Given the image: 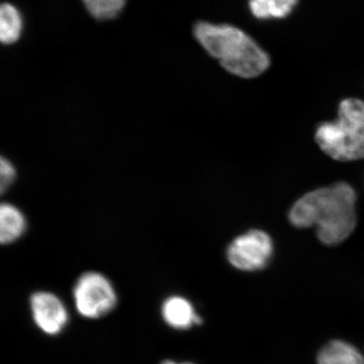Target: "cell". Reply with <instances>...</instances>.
<instances>
[{
    "label": "cell",
    "instance_id": "cell-1",
    "mask_svg": "<svg viewBox=\"0 0 364 364\" xmlns=\"http://www.w3.org/2000/svg\"><path fill=\"white\" fill-rule=\"evenodd\" d=\"M289 219L296 228L317 227L318 238L322 243L336 245L346 240L355 229V191L345 182L316 189L294 203Z\"/></svg>",
    "mask_w": 364,
    "mask_h": 364
},
{
    "label": "cell",
    "instance_id": "cell-2",
    "mask_svg": "<svg viewBox=\"0 0 364 364\" xmlns=\"http://www.w3.org/2000/svg\"><path fill=\"white\" fill-rule=\"evenodd\" d=\"M195 36L210 56L239 77H257L270 65L267 53L236 26L200 21L196 23Z\"/></svg>",
    "mask_w": 364,
    "mask_h": 364
},
{
    "label": "cell",
    "instance_id": "cell-3",
    "mask_svg": "<svg viewBox=\"0 0 364 364\" xmlns=\"http://www.w3.org/2000/svg\"><path fill=\"white\" fill-rule=\"evenodd\" d=\"M316 141L328 156L337 161L364 158V102L347 98L339 105L338 119L321 124Z\"/></svg>",
    "mask_w": 364,
    "mask_h": 364
},
{
    "label": "cell",
    "instance_id": "cell-4",
    "mask_svg": "<svg viewBox=\"0 0 364 364\" xmlns=\"http://www.w3.org/2000/svg\"><path fill=\"white\" fill-rule=\"evenodd\" d=\"M76 311L81 317L95 320L105 317L116 308L117 294L114 284L97 272L82 273L73 287Z\"/></svg>",
    "mask_w": 364,
    "mask_h": 364
},
{
    "label": "cell",
    "instance_id": "cell-5",
    "mask_svg": "<svg viewBox=\"0 0 364 364\" xmlns=\"http://www.w3.org/2000/svg\"><path fill=\"white\" fill-rule=\"evenodd\" d=\"M272 253L273 243L269 235L260 230H251L230 244L227 258L237 269L256 272L267 267Z\"/></svg>",
    "mask_w": 364,
    "mask_h": 364
},
{
    "label": "cell",
    "instance_id": "cell-6",
    "mask_svg": "<svg viewBox=\"0 0 364 364\" xmlns=\"http://www.w3.org/2000/svg\"><path fill=\"white\" fill-rule=\"evenodd\" d=\"M30 309L35 325L49 336L64 331L69 322L65 304L51 291H36L30 299Z\"/></svg>",
    "mask_w": 364,
    "mask_h": 364
},
{
    "label": "cell",
    "instance_id": "cell-7",
    "mask_svg": "<svg viewBox=\"0 0 364 364\" xmlns=\"http://www.w3.org/2000/svg\"><path fill=\"white\" fill-rule=\"evenodd\" d=\"M161 316L165 324L178 331H186L203 322L193 303L181 296H171L165 299L161 306Z\"/></svg>",
    "mask_w": 364,
    "mask_h": 364
},
{
    "label": "cell",
    "instance_id": "cell-8",
    "mask_svg": "<svg viewBox=\"0 0 364 364\" xmlns=\"http://www.w3.org/2000/svg\"><path fill=\"white\" fill-rule=\"evenodd\" d=\"M25 215L11 203H2L0 207V241L4 245L11 244L25 233Z\"/></svg>",
    "mask_w": 364,
    "mask_h": 364
},
{
    "label": "cell",
    "instance_id": "cell-9",
    "mask_svg": "<svg viewBox=\"0 0 364 364\" xmlns=\"http://www.w3.org/2000/svg\"><path fill=\"white\" fill-rule=\"evenodd\" d=\"M318 364H364V358L353 345L335 340L323 347L318 355Z\"/></svg>",
    "mask_w": 364,
    "mask_h": 364
},
{
    "label": "cell",
    "instance_id": "cell-10",
    "mask_svg": "<svg viewBox=\"0 0 364 364\" xmlns=\"http://www.w3.org/2000/svg\"><path fill=\"white\" fill-rule=\"evenodd\" d=\"M296 4V0H254L249 6L254 16L259 20H269L287 18Z\"/></svg>",
    "mask_w": 364,
    "mask_h": 364
},
{
    "label": "cell",
    "instance_id": "cell-11",
    "mask_svg": "<svg viewBox=\"0 0 364 364\" xmlns=\"http://www.w3.org/2000/svg\"><path fill=\"white\" fill-rule=\"evenodd\" d=\"M23 21L18 9L11 4L0 7V40L4 44H11L20 38Z\"/></svg>",
    "mask_w": 364,
    "mask_h": 364
},
{
    "label": "cell",
    "instance_id": "cell-12",
    "mask_svg": "<svg viewBox=\"0 0 364 364\" xmlns=\"http://www.w3.org/2000/svg\"><path fill=\"white\" fill-rule=\"evenodd\" d=\"M86 9L97 20L116 18L123 9V0H86Z\"/></svg>",
    "mask_w": 364,
    "mask_h": 364
},
{
    "label": "cell",
    "instance_id": "cell-13",
    "mask_svg": "<svg viewBox=\"0 0 364 364\" xmlns=\"http://www.w3.org/2000/svg\"><path fill=\"white\" fill-rule=\"evenodd\" d=\"M16 178V169L9 160H0V191L4 193Z\"/></svg>",
    "mask_w": 364,
    "mask_h": 364
},
{
    "label": "cell",
    "instance_id": "cell-14",
    "mask_svg": "<svg viewBox=\"0 0 364 364\" xmlns=\"http://www.w3.org/2000/svg\"><path fill=\"white\" fill-rule=\"evenodd\" d=\"M161 364H195L191 363H178V361H174V360H165L163 361Z\"/></svg>",
    "mask_w": 364,
    "mask_h": 364
}]
</instances>
